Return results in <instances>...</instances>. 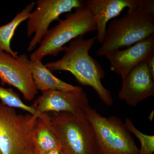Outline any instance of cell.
<instances>
[{
    "label": "cell",
    "mask_w": 154,
    "mask_h": 154,
    "mask_svg": "<svg viewBox=\"0 0 154 154\" xmlns=\"http://www.w3.org/2000/svg\"><path fill=\"white\" fill-rule=\"evenodd\" d=\"M96 36L85 38L79 36L65 46L63 57L58 60L48 63L45 66L51 71L69 72L80 85L90 86L95 90L102 102L107 105H113L110 91L103 85L102 80L105 72L100 64L89 54Z\"/></svg>",
    "instance_id": "1"
},
{
    "label": "cell",
    "mask_w": 154,
    "mask_h": 154,
    "mask_svg": "<svg viewBox=\"0 0 154 154\" xmlns=\"http://www.w3.org/2000/svg\"><path fill=\"white\" fill-rule=\"evenodd\" d=\"M154 34V1L140 0L137 7L114 19L107 26L101 47L96 54L109 53L128 47Z\"/></svg>",
    "instance_id": "2"
},
{
    "label": "cell",
    "mask_w": 154,
    "mask_h": 154,
    "mask_svg": "<svg viewBox=\"0 0 154 154\" xmlns=\"http://www.w3.org/2000/svg\"><path fill=\"white\" fill-rule=\"evenodd\" d=\"M97 30L94 18L85 5L59 20L55 27L48 30L39 47L30 55V60L42 61L46 56H56L63 51L65 45L79 36Z\"/></svg>",
    "instance_id": "3"
},
{
    "label": "cell",
    "mask_w": 154,
    "mask_h": 154,
    "mask_svg": "<svg viewBox=\"0 0 154 154\" xmlns=\"http://www.w3.org/2000/svg\"><path fill=\"white\" fill-rule=\"evenodd\" d=\"M84 111L94 131L96 154H139L133 137L119 117H103L89 105Z\"/></svg>",
    "instance_id": "4"
},
{
    "label": "cell",
    "mask_w": 154,
    "mask_h": 154,
    "mask_svg": "<svg viewBox=\"0 0 154 154\" xmlns=\"http://www.w3.org/2000/svg\"><path fill=\"white\" fill-rule=\"evenodd\" d=\"M63 154H96L93 128L85 113H54L51 117Z\"/></svg>",
    "instance_id": "5"
},
{
    "label": "cell",
    "mask_w": 154,
    "mask_h": 154,
    "mask_svg": "<svg viewBox=\"0 0 154 154\" xmlns=\"http://www.w3.org/2000/svg\"><path fill=\"white\" fill-rule=\"evenodd\" d=\"M36 120L31 114H17L14 108L0 103L1 154H22L31 146Z\"/></svg>",
    "instance_id": "6"
},
{
    "label": "cell",
    "mask_w": 154,
    "mask_h": 154,
    "mask_svg": "<svg viewBox=\"0 0 154 154\" xmlns=\"http://www.w3.org/2000/svg\"><path fill=\"white\" fill-rule=\"evenodd\" d=\"M36 9L30 13L28 18L27 36H34L29 42L27 51H32L40 44L48 31L50 24L64 13L71 12L73 9L85 5L82 0H37Z\"/></svg>",
    "instance_id": "7"
},
{
    "label": "cell",
    "mask_w": 154,
    "mask_h": 154,
    "mask_svg": "<svg viewBox=\"0 0 154 154\" xmlns=\"http://www.w3.org/2000/svg\"><path fill=\"white\" fill-rule=\"evenodd\" d=\"M88 105V96L83 91L48 90L42 92L34 102L35 113L33 118L36 120L41 114L49 112L82 113Z\"/></svg>",
    "instance_id": "8"
},
{
    "label": "cell",
    "mask_w": 154,
    "mask_h": 154,
    "mask_svg": "<svg viewBox=\"0 0 154 154\" xmlns=\"http://www.w3.org/2000/svg\"><path fill=\"white\" fill-rule=\"evenodd\" d=\"M154 55V34L123 50H117L105 56L111 71L124 78L131 71L147 62Z\"/></svg>",
    "instance_id": "9"
},
{
    "label": "cell",
    "mask_w": 154,
    "mask_h": 154,
    "mask_svg": "<svg viewBox=\"0 0 154 154\" xmlns=\"http://www.w3.org/2000/svg\"><path fill=\"white\" fill-rule=\"evenodd\" d=\"M0 80L3 85L8 84L17 88L28 101L38 93L30 71L17 58L4 51H0Z\"/></svg>",
    "instance_id": "10"
},
{
    "label": "cell",
    "mask_w": 154,
    "mask_h": 154,
    "mask_svg": "<svg viewBox=\"0 0 154 154\" xmlns=\"http://www.w3.org/2000/svg\"><path fill=\"white\" fill-rule=\"evenodd\" d=\"M122 79L119 98L130 106L135 107L154 95V79L149 71L146 63L138 66Z\"/></svg>",
    "instance_id": "11"
},
{
    "label": "cell",
    "mask_w": 154,
    "mask_h": 154,
    "mask_svg": "<svg viewBox=\"0 0 154 154\" xmlns=\"http://www.w3.org/2000/svg\"><path fill=\"white\" fill-rule=\"evenodd\" d=\"M140 0H87L85 5L94 18L98 32L97 40L102 44L110 20L118 16L124 9L131 10L138 5Z\"/></svg>",
    "instance_id": "12"
},
{
    "label": "cell",
    "mask_w": 154,
    "mask_h": 154,
    "mask_svg": "<svg viewBox=\"0 0 154 154\" xmlns=\"http://www.w3.org/2000/svg\"><path fill=\"white\" fill-rule=\"evenodd\" d=\"M17 58L30 71L36 89L42 92L48 90L83 91L81 87L68 84L55 76L42 61L30 60L25 54L18 56Z\"/></svg>",
    "instance_id": "13"
},
{
    "label": "cell",
    "mask_w": 154,
    "mask_h": 154,
    "mask_svg": "<svg viewBox=\"0 0 154 154\" xmlns=\"http://www.w3.org/2000/svg\"><path fill=\"white\" fill-rule=\"evenodd\" d=\"M31 145L39 154L60 149L51 117L47 113H43L36 119L31 134Z\"/></svg>",
    "instance_id": "14"
},
{
    "label": "cell",
    "mask_w": 154,
    "mask_h": 154,
    "mask_svg": "<svg viewBox=\"0 0 154 154\" xmlns=\"http://www.w3.org/2000/svg\"><path fill=\"white\" fill-rule=\"evenodd\" d=\"M35 5L34 2L30 3L20 13H18L11 22L0 27V51H4L14 57H17V53L14 52L11 48V40L17 27L22 22L28 19Z\"/></svg>",
    "instance_id": "15"
},
{
    "label": "cell",
    "mask_w": 154,
    "mask_h": 154,
    "mask_svg": "<svg viewBox=\"0 0 154 154\" xmlns=\"http://www.w3.org/2000/svg\"><path fill=\"white\" fill-rule=\"evenodd\" d=\"M0 100L2 104L11 108H19L34 115L35 109L33 105L25 104L20 96L11 88H4L0 86Z\"/></svg>",
    "instance_id": "16"
},
{
    "label": "cell",
    "mask_w": 154,
    "mask_h": 154,
    "mask_svg": "<svg viewBox=\"0 0 154 154\" xmlns=\"http://www.w3.org/2000/svg\"><path fill=\"white\" fill-rule=\"evenodd\" d=\"M125 123L129 132L134 135L140 142L139 154H153L154 136L146 134L141 132L134 126L132 121L129 118L125 119Z\"/></svg>",
    "instance_id": "17"
},
{
    "label": "cell",
    "mask_w": 154,
    "mask_h": 154,
    "mask_svg": "<svg viewBox=\"0 0 154 154\" xmlns=\"http://www.w3.org/2000/svg\"><path fill=\"white\" fill-rule=\"evenodd\" d=\"M149 71L152 77L154 79V55L152 56L146 63Z\"/></svg>",
    "instance_id": "18"
},
{
    "label": "cell",
    "mask_w": 154,
    "mask_h": 154,
    "mask_svg": "<svg viewBox=\"0 0 154 154\" xmlns=\"http://www.w3.org/2000/svg\"><path fill=\"white\" fill-rule=\"evenodd\" d=\"M22 154H39L34 149L32 146H30L29 147L22 153Z\"/></svg>",
    "instance_id": "19"
},
{
    "label": "cell",
    "mask_w": 154,
    "mask_h": 154,
    "mask_svg": "<svg viewBox=\"0 0 154 154\" xmlns=\"http://www.w3.org/2000/svg\"><path fill=\"white\" fill-rule=\"evenodd\" d=\"M39 154H63L60 149H54Z\"/></svg>",
    "instance_id": "20"
},
{
    "label": "cell",
    "mask_w": 154,
    "mask_h": 154,
    "mask_svg": "<svg viewBox=\"0 0 154 154\" xmlns=\"http://www.w3.org/2000/svg\"><path fill=\"white\" fill-rule=\"evenodd\" d=\"M0 154H1V151H0Z\"/></svg>",
    "instance_id": "21"
}]
</instances>
